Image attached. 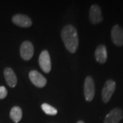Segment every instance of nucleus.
<instances>
[{"label":"nucleus","mask_w":123,"mask_h":123,"mask_svg":"<svg viewBox=\"0 0 123 123\" xmlns=\"http://www.w3.org/2000/svg\"><path fill=\"white\" fill-rule=\"evenodd\" d=\"M61 37L66 49L71 53H74L79 47V36L75 27L67 25L63 27Z\"/></svg>","instance_id":"1"},{"label":"nucleus","mask_w":123,"mask_h":123,"mask_svg":"<svg viewBox=\"0 0 123 123\" xmlns=\"http://www.w3.org/2000/svg\"><path fill=\"white\" fill-rule=\"evenodd\" d=\"M116 84L114 80L108 79L106 81L101 92L102 100L103 103H107L110 101L111 98L116 90Z\"/></svg>","instance_id":"2"},{"label":"nucleus","mask_w":123,"mask_h":123,"mask_svg":"<svg viewBox=\"0 0 123 123\" xmlns=\"http://www.w3.org/2000/svg\"><path fill=\"white\" fill-rule=\"evenodd\" d=\"M95 94V84L92 77L88 76L84 82V96L87 101H92Z\"/></svg>","instance_id":"3"},{"label":"nucleus","mask_w":123,"mask_h":123,"mask_svg":"<svg viewBox=\"0 0 123 123\" xmlns=\"http://www.w3.org/2000/svg\"><path fill=\"white\" fill-rule=\"evenodd\" d=\"M40 67L45 73H49L51 70V61L49 52L47 50L43 51L40 54L39 59Z\"/></svg>","instance_id":"4"},{"label":"nucleus","mask_w":123,"mask_h":123,"mask_svg":"<svg viewBox=\"0 0 123 123\" xmlns=\"http://www.w3.org/2000/svg\"><path fill=\"white\" fill-rule=\"evenodd\" d=\"M111 38L112 43L117 47L123 45V28L119 25H115L111 30Z\"/></svg>","instance_id":"5"},{"label":"nucleus","mask_w":123,"mask_h":123,"mask_svg":"<svg viewBox=\"0 0 123 123\" xmlns=\"http://www.w3.org/2000/svg\"><path fill=\"white\" fill-rule=\"evenodd\" d=\"M89 18H90V21L94 25L98 24L103 21V17L99 6H98L97 4H94L90 7L89 11Z\"/></svg>","instance_id":"6"},{"label":"nucleus","mask_w":123,"mask_h":123,"mask_svg":"<svg viewBox=\"0 0 123 123\" xmlns=\"http://www.w3.org/2000/svg\"><path fill=\"white\" fill-rule=\"evenodd\" d=\"M34 53V48L30 41H24L20 47V55L24 60H31Z\"/></svg>","instance_id":"7"},{"label":"nucleus","mask_w":123,"mask_h":123,"mask_svg":"<svg viewBox=\"0 0 123 123\" xmlns=\"http://www.w3.org/2000/svg\"><path fill=\"white\" fill-rule=\"evenodd\" d=\"M123 118V111L119 107H115L107 115L103 123H119Z\"/></svg>","instance_id":"8"},{"label":"nucleus","mask_w":123,"mask_h":123,"mask_svg":"<svg viewBox=\"0 0 123 123\" xmlns=\"http://www.w3.org/2000/svg\"><path fill=\"white\" fill-rule=\"evenodd\" d=\"M29 77L31 83L38 88H43L47 84V79L37 70H31L29 73Z\"/></svg>","instance_id":"9"},{"label":"nucleus","mask_w":123,"mask_h":123,"mask_svg":"<svg viewBox=\"0 0 123 123\" xmlns=\"http://www.w3.org/2000/svg\"><path fill=\"white\" fill-rule=\"evenodd\" d=\"M12 21L15 25L21 27H29L32 25V21L30 18L21 14H15L13 16Z\"/></svg>","instance_id":"10"},{"label":"nucleus","mask_w":123,"mask_h":123,"mask_svg":"<svg viewBox=\"0 0 123 123\" xmlns=\"http://www.w3.org/2000/svg\"><path fill=\"white\" fill-rule=\"evenodd\" d=\"M95 59L100 64H105L107 60V51L104 44L98 45L95 50Z\"/></svg>","instance_id":"11"},{"label":"nucleus","mask_w":123,"mask_h":123,"mask_svg":"<svg viewBox=\"0 0 123 123\" xmlns=\"http://www.w3.org/2000/svg\"><path fill=\"white\" fill-rule=\"evenodd\" d=\"M4 74L8 85L11 88H14L17 84V77L14 70L11 68H5Z\"/></svg>","instance_id":"12"},{"label":"nucleus","mask_w":123,"mask_h":123,"mask_svg":"<svg viewBox=\"0 0 123 123\" xmlns=\"http://www.w3.org/2000/svg\"><path fill=\"white\" fill-rule=\"evenodd\" d=\"M22 116V110L18 106H14L10 110V117L12 119V120L15 123H18L21 120Z\"/></svg>","instance_id":"13"},{"label":"nucleus","mask_w":123,"mask_h":123,"mask_svg":"<svg viewBox=\"0 0 123 123\" xmlns=\"http://www.w3.org/2000/svg\"><path fill=\"white\" fill-rule=\"evenodd\" d=\"M41 108L46 114L50 115V116H55L57 114V110L55 107H53L47 103H43L41 105Z\"/></svg>","instance_id":"14"},{"label":"nucleus","mask_w":123,"mask_h":123,"mask_svg":"<svg viewBox=\"0 0 123 123\" xmlns=\"http://www.w3.org/2000/svg\"><path fill=\"white\" fill-rule=\"evenodd\" d=\"M8 94V91L4 86H0V99L5 98Z\"/></svg>","instance_id":"15"},{"label":"nucleus","mask_w":123,"mask_h":123,"mask_svg":"<svg viewBox=\"0 0 123 123\" xmlns=\"http://www.w3.org/2000/svg\"><path fill=\"white\" fill-rule=\"evenodd\" d=\"M77 123H85L84 122V121H81V120H79V121H78V122H77Z\"/></svg>","instance_id":"16"}]
</instances>
